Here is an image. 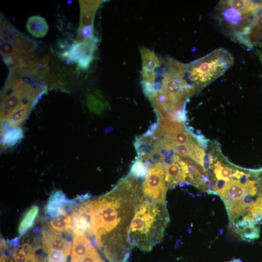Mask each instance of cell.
Returning a JSON list of instances; mask_svg holds the SVG:
<instances>
[{"mask_svg": "<svg viewBox=\"0 0 262 262\" xmlns=\"http://www.w3.org/2000/svg\"><path fill=\"white\" fill-rule=\"evenodd\" d=\"M97 42L95 37L81 42L75 41L68 50L61 54V57L70 62L76 63L78 69L85 70L93 59Z\"/></svg>", "mask_w": 262, "mask_h": 262, "instance_id": "obj_7", "label": "cell"}, {"mask_svg": "<svg viewBox=\"0 0 262 262\" xmlns=\"http://www.w3.org/2000/svg\"><path fill=\"white\" fill-rule=\"evenodd\" d=\"M161 60L154 83H149L152 90L147 97L160 118L177 120L185 114L186 100L196 90L186 81L185 64L169 57Z\"/></svg>", "mask_w": 262, "mask_h": 262, "instance_id": "obj_2", "label": "cell"}, {"mask_svg": "<svg viewBox=\"0 0 262 262\" xmlns=\"http://www.w3.org/2000/svg\"><path fill=\"white\" fill-rule=\"evenodd\" d=\"M50 58L49 56L46 55L39 60V66H48L49 64Z\"/></svg>", "mask_w": 262, "mask_h": 262, "instance_id": "obj_33", "label": "cell"}, {"mask_svg": "<svg viewBox=\"0 0 262 262\" xmlns=\"http://www.w3.org/2000/svg\"><path fill=\"white\" fill-rule=\"evenodd\" d=\"M0 54L4 62L16 54L21 53L24 55L26 53L10 42L0 41Z\"/></svg>", "mask_w": 262, "mask_h": 262, "instance_id": "obj_23", "label": "cell"}, {"mask_svg": "<svg viewBox=\"0 0 262 262\" xmlns=\"http://www.w3.org/2000/svg\"><path fill=\"white\" fill-rule=\"evenodd\" d=\"M142 58L141 77L143 82H153L156 78V70L162 64L161 59L152 50L145 47L140 49Z\"/></svg>", "mask_w": 262, "mask_h": 262, "instance_id": "obj_10", "label": "cell"}, {"mask_svg": "<svg viewBox=\"0 0 262 262\" xmlns=\"http://www.w3.org/2000/svg\"><path fill=\"white\" fill-rule=\"evenodd\" d=\"M38 212V206L34 205L26 212L18 226V231L20 235L24 234L33 226Z\"/></svg>", "mask_w": 262, "mask_h": 262, "instance_id": "obj_19", "label": "cell"}, {"mask_svg": "<svg viewBox=\"0 0 262 262\" xmlns=\"http://www.w3.org/2000/svg\"><path fill=\"white\" fill-rule=\"evenodd\" d=\"M28 262H45L41 258L37 256L33 250L30 253Z\"/></svg>", "mask_w": 262, "mask_h": 262, "instance_id": "obj_32", "label": "cell"}, {"mask_svg": "<svg viewBox=\"0 0 262 262\" xmlns=\"http://www.w3.org/2000/svg\"><path fill=\"white\" fill-rule=\"evenodd\" d=\"M50 225L56 231H67L72 229L71 217L63 208L50 219Z\"/></svg>", "mask_w": 262, "mask_h": 262, "instance_id": "obj_17", "label": "cell"}, {"mask_svg": "<svg viewBox=\"0 0 262 262\" xmlns=\"http://www.w3.org/2000/svg\"><path fill=\"white\" fill-rule=\"evenodd\" d=\"M43 248L46 252L51 249L62 250L69 255L71 242L64 239L50 226L43 229L42 232Z\"/></svg>", "mask_w": 262, "mask_h": 262, "instance_id": "obj_11", "label": "cell"}, {"mask_svg": "<svg viewBox=\"0 0 262 262\" xmlns=\"http://www.w3.org/2000/svg\"><path fill=\"white\" fill-rule=\"evenodd\" d=\"M31 246L25 244L14 249L11 262H28L30 253L33 251Z\"/></svg>", "mask_w": 262, "mask_h": 262, "instance_id": "obj_22", "label": "cell"}, {"mask_svg": "<svg viewBox=\"0 0 262 262\" xmlns=\"http://www.w3.org/2000/svg\"><path fill=\"white\" fill-rule=\"evenodd\" d=\"M29 107V104H26L14 111L10 118L11 122L14 124L19 122L28 112Z\"/></svg>", "mask_w": 262, "mask_h": 262, "instance_id": "obj_30", "label": "cell"}, {"mask_svg": "<svg viewBox=\"0 0 262 262\" xmlns=\"http://www.w3.org/2000/svg\"><path fill=\"white\" fill-rule=\"evenodd\" d=\"M144 197L142 184L130 174L109 193L82 203L80 211L89 219L92 235L109 262H127L132 247L130 227Z\"/></svg>", "mask_w": 262, "mask_h": 262, "instance_id": "obj_1", "label": "cell"}, {"mask_svg": "<svg viewBox=\"0 0 262 262\" xmlns=\"http://www.w3.org/2000/svg\"><path fill=\"white\" fill-rule=\"evenodd\" d=\"M142 189L146 198L156 202L166 203L167 187L163 162H155L149 166L142 183Z\"/></svg>", "mask_w": 262, "mask_h": 262, "instance_id": "obj_6", "label": "cell"}, {"mask_svg": "<svg viewBox=\"0 0 262 262\" xmlns=\"http://www.w3.org/2000/svg\"><path fill=\"white\" fill-rule=\"evenodd\" d=\"M87 103L90 108L97 111H100L105 107L103 102L95 98L92 95H89L88 96Z\"/></svg>", "mask_w": 262, "mask_h": 262, "instance_id": "obj_29", "label": "cell"}, {"mask_svg": "<svg viewBox=\"0 0 262 262\" xmlns=\"http://www.w3.org/2000/svg\"><path fill=\"white\" fill-rule=\"evenodd\" d=\"M49 73V68L48 66H39L36 69L32 77L33 78L40 80L48 76Z\"/></svg>", "mask_w": 262, "mask_h": 262, "instance_id": "obj_31", "label": "cell"}, {"mask_svg": "<svg viewBox=\"0 0 262 262\" xmlns=\"http://www.w3.org/2000/svg\"><path fill=\"white\" fill-rule=\"evenodd\" d=\"M39 60L35 49H33L26 52L23 55L20 63L25 67L37 64Z\"/></svg>", "mask_w": 262, "mask_h": 262, "instance_id": "obj_26", "label": "cell"}, {"mask_svg": "<svg viewBox=\"0 0 262 262\" xmlns=\"http://www.w3.org/2000/svg\"><path fill=\"white\" fill-rule=\"evenodd\" d=\"M149 164V163L147 162L137 159L131 168L130 174L137 179L146 177Z\"/></svg>", "mask_w": 262, "mask_h": 262, "instance_id": "obj_24", "label": "cell"}, {"mask_svg": "<svg viewBox=\"0 0 262 262\" xmlns=\"http://www.w3.org/2000/svg\"><path fill=\"white\" fill-rule=\"evenodd\" d=\"M79 262H104L97 249L93 246Z\"/></svg>", "mask_w": 262, "mask_h": 262, "instance_id": "obj_27", "label": "cell"}, {"mask_svg": "<svg viewBox=\"0 0 262 262\" xmlns=\"http://www.w3.org/2000/svg\"><path fill=\"white\" fill-rule=\"evenodd\" d=\"M212 169L217 180H228L233 177L236 171L219 160L215 161Z\"/></svg>", "mask_w": 262, "mask_h": 262, "instance_id": "obj_20", "label": "cell"}, {"mask_svg": "<svg viewBox=\"0 0 262 262\" xmlns=\"http://www.w3.org/2000/svg\"><path fill=\"white\" fill-rule=\"evenodd\" d=\"M71 202V201L67 199L65 195L61 191L52 193L49 199L46 207L47 217L50 219L64 208V205Z\"/></svg>", "mask_w": 262, "mask_h": 262, "instance_id": "obj_15", "label": "cell"}, {"mask_svg": "<svg viewBox=\"0 0 262 262\" xmlns=\"http://www.w3.org/2000/svg\"><path fill=\"white\" fill-rule=\"evenodd\" d=\"M27 31L33 37L42 38L49 31V25L42 16H33L28 18L26 23Z\"/></svg>", "mask_w": 262, "mask_h": 262, "instance_id": "obj_14", "label": "cell"}, {"mask_svg": "<svg viewBox=\"0 0 262 262\" xmlns=\"http://www.w3.org/2000/svg\"><path fill=\"white\" fill-rule=\"evenodd\" d=\"M21 136V131L18 128L13 129L6 133L4 136V141L9 145L16 143Z\"/></svg>", "mask_w": 262, "mask_h": 262, "instance_id": "obj_28", "label": "cell"}, {"mask_svg": "<svg viewBox=\"0 0 262 262\" xmlns=\"http://www.w3.org/2000/svg\"><path fill=\"white\" fill-rule=\"evenodd\" d=\"M261 6L262 2L252 0H221L215 7L214 18L222 32L236 42Z\"/></svg>", "mask_w": 262, "mask_h": 262, "instance_id": "obj_4", "label": "cell"}, {"mask_svg": "<svg viewBox=\"0 0 262 262\" xmlns=\"http://www.w3.org/2000/svg\"><path fill=\"white\" fill-rule=\"evenodd\" d=\"M233 62V57L227 49H216L185 64V78L197 91L223 75Z\"/></svg>", "mask_w": 262, "mask_h": 262, "instance_id": "obj_5", "label": "cell"}, {"mask_svg": "<svg viewBox=\"0 0 262 262\" xmlns=\"http://www.w3.org/2000/svg\"><path fill=\"white\" fill-rule=\"evenodd\" d=\"M73 243L70 262H79L92 246L90 239L83 232L72 231Z\"/></svg>", "mask_w": 262, "mask_h": 262, "instance_id": "obj_12", "label": "cell"}, {"mask_svg": "<svg viewBox=\"0 0 262 262\" xmlns=\"http://www.w3.org/2000/svg\"><path fill=\"white\" fill-rule=\"evenodd\" d=\"M169 222L166 203L156 202L144 196L137 207L130 227L131 245L144 251H150L162 241Z\"/></svg>", "mask_w": 262, "mask_h": 262, "instance_id": "obj_3", "label": "cell"}, {"mask_svg": "<svg viewBox=\"0 0 262 262\" xmlns=\"http://www.w3.org/2000/svg\"><path fill=\"white\" fill-rule=\"evenodd\" d=\"M164 166V180L167 189H172L179 183L186 180L188 166L184 158L173 154L163 162Z\"/></svg>", "mask_w": 262, "mask_h": 262, "instance_id": "obj_8", "label": "cell"}, {"mask_svg": "<svg viewBox=\"0 0 262 262\" xmlns=\"http://www.w3.org/2000/svg\"><path fill=\"white\" fill-rule=\"evenodd\" d=\"M241 262V261L239 260H234L233 261H231L230 262Z\"/></svg>", "mask_w": 262, "mask_h": 262, "instance_id": "obj_35", "label": "cell"}, {"mask_svg": "<svg viewBox=\"0 0 262 262\" xmlns=\"http://www.w3.org/2000/svg\"><path fill=\"white\" fill-rule=\"evenodd\" d=\"M47 253V262H67V257L69 256L65 252L62 250L51 249Z\"/></svg>", "mask_w": 262, "mask_h": 262, "instance_id": "obj_25", "label": "cell"}, {"mask_svg": "<svg viewBox=\"0 0 262 262\" xmlns=\"http://www.w3.org/2000/svg\"><path fill=\"white\" fill-rule=\"evenodd\" d=\"M72 231H77L92 235L91 226L88 217L79 212L74 210L71 214Z\"/></svg>", "mask_w": 262, "mask_h": 262, "instance_id": "obj_18", "label": "cell"}, {"mask_svg": "<svg viewBox=\"0 0 262 262\" xmlns=\"http://www.w3.org/2000/svg\"><path fill=\"white\" fill-rule=\"evenodd\" d=\"M217 195L224 202L227 212L235 203L247 196L243 183L233 178L227 180L225 186Z\"/></svg>", "mask_w": 262, "mask_h": 262, "instance_id": "obj_9", "label": "cell"}, {"mask_svg": "<svg viewBox=\"0 0 262 262\" xmlns=\"http://www.w3.org/2000/svg\"><path fill=\"white\" fill-rule=\"evenodd\" d=\"M262 219V195H259L252 203L233 222L243 220L249 222H258Z\"/></svg>", "mask_w": 262, "mask_h": 262, "instance_id": "obj_16", "label": "cell"}, {"mask_svg": "<svg viewBox=\"0 0 262 262\" xmlns=\"http://www.w3.org/2000/svg\"><path fill=\"white\" fill-rule=\"evenodd\" d=\"M103 0H79L80 18L79 30L93 26L98 9Z\"/></svg>", "mask_w": 262, "mask_h": 262, "instance_id": "obj_13", "label": "cell"}, {"mask_svg": "<svg viewBox=\"0 0 262 262\" xmlns=\"http://www.w3.org/2000/svg\"><path fill=\"white\" fill-rule=\"evenodd\" d=\"M261 43L262 44V42ZM257 54L260 60L262 67V45L258 49Z\"/></svg>", "mask_w": 262, "mask_h": 262, "instance_id": "obj_34", "label": "cell"}, {"mask_svg": "<svg viewBox=\"0 0 262 262\" xmlns=\"http://www.w3.org/2000/svg\"><path fill=\"white\" fill-rule=\"evenodd\" d=\"M257 222L250 223L237 232L241 239L250 241L258 239L260 236V229Z\"/></svg>", "mask_w": 262, "mask_h": 262, "instance_id": "obj_21", "label": "cell"}]
</instances>
